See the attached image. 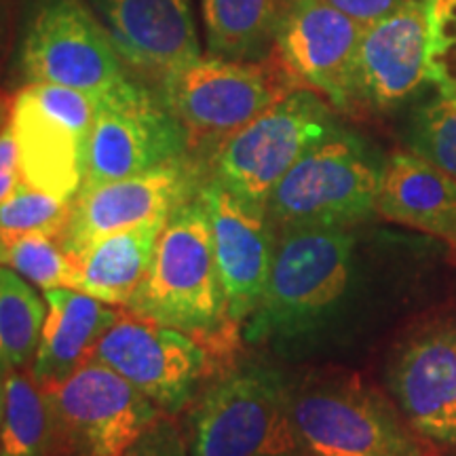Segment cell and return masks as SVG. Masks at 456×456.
I'll return each mask as SVG.
<instances>
[{"label":"cell","instance_id":"obj_1","mask_svg":"<svg viewBox=\"0 0 456 456\" xmlns=\"http://www.w3.org/2000/svg\"><path fill=\"white\" fill-rule=\"evenodd\" d=\"M127 309L161 326L231 349V326L212 228L199 191L171 212L157 239L144 281Z\"/></svg>","mask_w":456,"mask_h":456},{"label":"cell","instance_id":"obj_2","mask_svg":"<svg viewBox=\"0 0 456 456\" xmlns=\"http://www.w3.org/2000/svg\"><path fill=\"white\" fill-rule=\"evenodd\" d=\"M302 85L281 55L260 60L197 57L161 78L159 95L186 131L188 148L216 151L258 114Z\"/></svg>","mask_w":456,"mask_h":456},{"label":"cell","instance_id":"obj_3","mask_svg":"<svg viewBox=\"0 0 456 456\" xmlns=\"http://www.w3.org/2000/svg\"><path fill=\"white\" fill-rule=\"evenodd\" d=\"M383 165L362 138L336 127L279 180L266 216L277 232L351 228L376 214Z\"/></svg>","mask_w":456,"mask_h":456},{"label":"cell","instance_id":"obj_4","mask_svg":"<svg viewBox=\"0 0 456 456\" xmlns=\"http://www.w3.org/2000/svg\"><path fill=\"white\" fill-rule=\"evenodd\" d=\"M349 228H289L277 232L275 256L245 340L262 345L296 336L319 322L345 296L351 279Z\"/></svg>","mask_w":456,"mask_h":456},{"label":"cell","instance_id":"obj_5","mask_svg":"<svg viewBox=\"0 0 456 456\" xmlns=\"http://www.w3.org/2000/svg\"><path fill=\"white\" fill-rule=\"evenodd\" d=\"M336 127L328 102L300 87L222 142L209 157L208 175L245 201L266 208L279 180Z\"/></svg>","mask_w":456,"mask_h":456},{"label":"cell","instance_id":"obj_6","mask_svg":"<svg viewBox=\"0 0 456 456\" xmlns=\"http://www.w3.org/2000/svg\"><path fill=\"white\" fill-rule=\"evenodd\" d=\"M296 448L292 393L271 368L224 376L192 414L191 456H288Z\"/></svg>","mask_w":456,"mask_h":456},{"label":"cell","instance_id":"obj_7","mask_svg":"<svg viewBox=\"0 0 456 456\" xmlns=\"http://www.w3.org/2000/svg\"><path fill=\"white\" fill-rule=\"evenodd\" d=\"M20 72L100 98L127 78L110 34L81 0H37L20 43Z\"/></svg>","mask_w":456,"mask_h":456},{"label":"cell","instance_id":"obj_8","mask_svg":"<svg viewBox=\"0 0 456 456\" xmlns=\"http://www.w3.org/2000/svg\"><path fill=\"white\" fill-rule=\"evenodd\" d=\"M292 423L298 446L311 456H425L412 427L357 379L296 393Z\"/></svg>","mask_w":456,"mask_h":456},{"label":"cell","instance_id":"obj_9","mask_svg":"<svg viewBox=\"0 0 456 456\" xmlns=\"http://www.w3.org/2000/svg\"><path fill=\"white\" fill-rule=\"evenodd\" d=\"M188 152L186 131L159 91L127 77L98 98L83 186L144 174Z\"/></svg>","mask_w":456,"mask_h":456},{"label":"cell","instance_id":"obj_10","mask_svg":"<svg viewBox=\"0 0 456 456\" xmlns=\"http://www.w3.org/2000/svg\"><path fill=\"white\" fill-rule=\"evenodd\" d=\"M45 395L55 448L61 444L68 456H121L159 416L151 399L98 359Z\"/></svg>","mask_w":456,"mask_h":456},{"label":"cell","instance_id":"obj_11","mask_svg":"<svg viewBox=\"0 0 456 456\" xmlns=\"http://www.w3.org/2000/svg\"><path fill=\"white\" fill-rule=\"evenodd\" d=\"M94 359L169 414L191 402L199 380L209 372L208 351L192 336L131 311L102 334Z\"/></svg>","mask_w":456,"mask_h":456},{"label":"cell","instance_id":"obj_12","mask_svg":"<svg viewBox=\"0 0 456 456\" xmlns=\"http://www.w3.org/2000/svg\"><path fill=\"white\" fill-rule=\"evenodd\" d=\"M363 24L330 0H285L275 30V51L302 87L336 110L357 106L355 64Z\"/></svg>","mask_w":456,"mask_h":456},{"label":"cell","instance_id":"obj_13","mask_svg":"<svg viewBox=\"0 0 456 456\" xmlns=\"http://www.w3.org/2000/svg\"><path fill=\"white\" fill-rule=\"evenodd\" d=\"M205 175L201 163L186 155L144 174L83 186L74 197L66 249L74 256L112 232L165 222L178 205L197 195Z\"/></svg>","mask_w":456,"mask_h":456},{"label":"cell","instance_id":"obj_14","mask_svg":"<svg viewBox=\"0 0 456 456\" xmlns=\"http://www.w3.org/2000/svg\"><path fill=\"white\" fill-rule=\"evenodd\" d=\"M199 199L212 228L228 315L239 323L258 306L275 256L277 231L265 208L237 197L209 175L199 186Z\"/></svg>","mask_w":456,"mask_h":456},{"label":"cell","instance_id":"obj_15","mask_svg":"<svg viewBox=\"0 0 456 456\" xmlns=\"http://www.w3.org/2000/svg\"><path fill=\"white\" fill-rule=\"evenodd\" d=\"M431 83L425 0H402L363 26L355 64L357 106L391 110Z\"/></svg>","mask_w":456,"mask_h":456},{"label":"cell","instance_id":"obj_16","mask_svg":"<svg viewBox=\"0 0 456 456\" xmlns=\"http://www.w3.org/2000/svg\"><path fill=\"white\" fill-rule=\"evenodd\" d=\"M389 380L416 436L456 448V326L414 336L393 362Z\"/></svg>","mask_w":456,"mask_h":456},{"label":"cell","instance_id":"obj_17","mask_svg":"<svg viewBox=\"0 0 456 456\" xmlns=\"http://www.w3.org/2000/svg\"><path fill=\"white\" fill-rule=\"evenodd\" d=\"M125 64L157 74L174 72L199 53L192 0H89Z\"/></svg>","mask_w":456,"mask_h":456},{"label":"cell","instance_id":"obj_18","mask_svg":"<svg viewBox=\"0 0 456 456\" xmlns=\"http://www.w3.org/2000/svg\"><path fill=\"white\" fill-rule=\"evenodd\" d=\"M9 125L17 146L20 180L53 197H77L87 171L89 131L49 112L28 85L11 102Z\"/></svg>","mask_w":456,"mask_h":456},{"label":"cell","instance_id":"obj_19","mask_svg":"<svg viewBox=\"0 0 456 456\" xmlns=\"http://www.w3.org/2000/svg\"><path fill=\"white\" fill-rule=\"evenodd\" d=\"M45 302L47 315L34 355L32 376L38 389L49 393L94 359L102 334L123 311H114L106 302L70 288L47 289Z\"/></svg>","mask_w":456,"mask_h":456},{"label":"cell","instance_id":"obj_20","mask_svg":"<svg viewBox=\"0 0 456 456\" xmlns=\"http://www.w3.org/2000/svg\"><path fill=\"white\" fill-rule=\"evenodd\" d=\"M376 214L440 239L456 252V178L414 152H395L385 161Z\"/></svg>","mask_w":456,"mask_h":456},{"label":"cell","instance_id":"obj_21","mask_svg":"<svg viewBox=\"0 0 456 456\" xmlns=\"http://www.w3.org/2000/svg\"><path fill=\"white\" fill-rule=\"evenodd\" d=\"M163 226L165 222H155L112 232L74 254L72 289L110 306H129L144 281Z\"/></svg>","mask_w":456,"mask_h":456},{"label":"cell","instance_id":"obj_22","mask_svg":"<svg viewBox=\"0 0 456 456\" xmlns=\"http://www.w3.org/2000/svg\"><path fill=\"white\" fill-rule=\"evenodd\" d=\"M285 0H201L208 47L226 60H260L275 45Z\"/></svg>","mask_w":456,"mask_h":456},{"label":"cell","instance_id":"obj_23","mask_svg":"<svg viewBox=\"0 0 456 456\" xmlns=\"http://www.w3.org/2000/svg\"><path fill=\"white\" fill-rule=\"evenodd\" d=\"M55 425L49 399L21 368L4 374L0 456H53Z\"/></svg>","mask_w":456,"mask_h":456},{"label":"cell","instance_id":"obj_24","mask_svg":"<svg viewBox=\"0 0 456 456\" xmlns=\"http://www.w3.org/2000/svg\"><path fill=\"white\" fill-rule=\"evenodd\" d=\"M45 305L13 269L0 266V355L7 366L24 368L41 340Z\"/></svg>","mask_w":456,"mask_h":456},{"label":"cell","instance_id":"obj_25","mask_svg":"<svg viewBox=\"0 0 456 456\" xmlns=\"http://www.w3.org/2000/svg\"><path fill=\"white\" fill-rule=\"evenodd\" d=\"M74 212V199H60L37 188L20 184L0 203V243L4 249L30 232L66 235Z\"/></svg>","mask_w":456,"mask_h":456},{"label":"cell","instance_id":"obj_26","mask_svg":"<svg viewBox=\"0 0 456 456\" xmlns=\"http://www.w3.org/2000/svg\"><path fill=\"white\" fill-rule=\"evenodd\" d=\"M4 265L20 273L26 281L47 292L74 285V260L66 249V235L30 232L4 249Z\"/></svg>","mask_w":456,"mask_h":456},{"label":"cell","instance_id":"obj_27","mask_svg":"<svg viewBox=\"0 0 456 456\" xmlns=\"http://www.w3.org/2000/svg\"><path fill=\"white\" fill-rule=\"evenodd\" d=\"M410 152L456 178V98L437 91L412 114L408 129Z\"/></svg>","mask_w":456,"mask_h":456},{"label":"cell","instance_id":"obj_28","mask_svg":"<svg viewBox=\"0 0 456 456\" xmlns=\"http://www.w3.org/2000/svg\"><path fill=\"white\" fill-rule=\"evenodd\" d=\"M429 13L431 81L456 98V0H425Z\"/></svg>","mask_w":456,"mask_h":456},{"label":"cell","instance_id":"obj_29","mask_svg":"<svg viewBox=\"0 0 456 456\" xmlns=\"http://www.w3.org/2000/svg\"><path fill=\"white\" fill-rule=\"evenodd\" d=\"M121 456H188V446L174 420L157 416Z\"/></svg>","mask_w":456,"mask_h":456},{"label":"cell","instance_id":"obj_30","mask_svg":"<svg viewBox=\"0 0 456 456\" xmlns=\"http://www.w3.org/2000/svg\"><path fill=\"white\" fill-rule=\"evenodd\" d=\"M20 184V167H17V146L13 129L7 121L0 131V203L7 199Z\"/></svg>","mask_w":456,"mask_h":456},{"label":"cell","instance_id":"obj_31","mask_svg":"<svg viewBox=\"0 0 456 456\" xmlns=\"http://www.w3.org/2000/svg\"><path fill=\"white\" fill-rule=\"evenodd\" d=\"M330 3L342 13L357 20L359 24L368 26L395 9L402 0H330Z\"/></svg>","mask_w":456,"mask_h":456},{"label":"cell","instance_id":"obj_32","mask_svg":"<svg viewBox=\"0 0 456 456\" xmlns=\"http://www.w3.org/2000/svg\"><path fill=\"white\" fill-rule=\"evenodd\" d=\"M11 366H7L3 355H0V420H3V408H4V374Z\"/></svg>","mask_w":456,"mask_h":456},{"label":"cell","instance_id":"obj_33","mask_svg":"<svg viewBox=\"0 0 456 456\" xmlns=\"http://www.w3.org/2000/svg\"><path fill=\"white\" fill-rule=\"evenodd\" d=\"M9 114H11V102L0 95V131H3L4 125L9 121Z\"/></svg>","mask_w":456,"mask_h":456},{"label":"cell","instance_id":"obj_34","mask_svg":"<svg viewBox=\"0 0 456 456\" xmlns=\"http://www.w3.org/2000/svg\"><path fill=\"white\" fill-rule=\"evenodd\" d=\"M3 262H4V245L0 243V265H3Z\"/></svg>","mask_w":456,"mask_h":456}]
</instances>
